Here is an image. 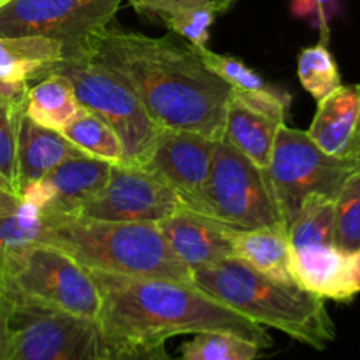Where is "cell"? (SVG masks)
<instances>
[{
  "mask_svg": "<svg viewBox=\"0 0 360 360\" xmlns=\"http://www.w3.org/2000/svg\"><path fill=\"white\" fill-rule=\"evenodd\" d=\"M51 72L72 83L77 102L112 127L125 151V164L141 165L158 136L143 104L132 90L111 70L83 55H67Z\"/></svg>",
  "mask_w": 360,
  "mask_h": 360,
  "instance_id": "7",
  "label": "cell"
},
{
  "mask_svg": "<svg viewBox=\"0 0 360 360\" xmlns=\"http://www.w3.org/2000/svg\"><path fill=\"white\" fill-rule=\"evenodd\" d=\"M83 105L77 102L72 83L58 72H49L30 84L23 102V112L39 125L62 132Z\"/></svg>",
  "mask_w": 360,
  "mask_h": 360,
  "instance_id": "22",
  "label": "cell"
},
{
  "mask_svg": "<svg viewBox=\"0 0 360 360\" xmlns=\"http://www.w3.org/2000/svg\"><path fill=\"white\" fill-rule=\"evenodd\" d=\"M234 257L259 273L280 281L290 276V241L285 225L232 232Z\"/></svg>",
  "mask_w": 360,
  "mask_h": 360,
  "instance_id": "19",
  "label": "cell"
},
{
  "mask_svg": "<svg viewBox=\"0 0 360 360\" xmlns=\"http://www.w3.org/2000/svg\"><path fill=\"white\" fill-rule=\"evenodd\" d=\"M183 207L179 197L155 176L132 164H112L105 185L74 217L104 221L158 224Z\"/></svg>",
  "mask_w": 360,
  "mask_h": 360,
  "instance_id": "11",
  "label": "cell"
},
{
  "mask_svg": "<svg viewBox=\"0 0 360 360\" xmlns=\"http://www.w3.org/2000/svg\"><path fill=\"white\" fill-rule=\"evenodd\" d=\"M0 190H7V192H13V188H11V186L7 185V183L4 181L2 178H0ZM13 193H14V192H13ZM16 195H18V193H16Z\"/></svg>",
  "mask_w": 360,
  "mask_h": 360,
  "instance_id": "39",
  "label": "cell"
},
{
  "mask_svg": "<svg viewBox=\"0 0 360 360\" xmlns=\"http://www.w3.org/2000/svg\"><path fill=\"white\" fill-rule=\"evenodd\" d=\"M137 11L155 14L164 9H174V7H204L214 13H224L232 6V0H129Z\"/></svg>",
  "mask_w": 360,
  "mask_h": 360,
  "instance_id": "33",
  "label": "cell"
},
{
  "mask_svg": "<svg viewBox=\"0 0 360 360\" xmlns=\"http://www.w3.org/2000/svg\"><path fill=\"white\" fill-rule=\"evenodd\" d=\"M308 134L326 153L360 160V84H341L319 101Z\"/></svg>",
  "mask_w": 360,
  "mask_h": 360,
  "instance_id": "16",
  "label": "cell"
},
{
  "mask_svg": "<svg viewBox=\"0 0 360 360\" xmlns=\"http://www.w3.org/2000/svg\"><path fill=\"white\" fill-rule=\"evenodd\" d=\"M297 74L302 88L316 102L333 94L341 86V74L338 63L330 53L329 44L320 41L319 44L301 49L297 58Z\"/></svg>",
  "mask_w": 360,
  "mask_h": 360,
  "instance_id": "25",
  "label": "cell"
},
{
  "mask_svg": "<svg viewBox=\"0 0 360 360\" xmlns=\"http://www.w3.org/2000/svg\"><path fill=\"white\" fill-rule=\"evenodd\" d=\"M123 0H6L0 6V37H42L63 44V53L108 27Z\"/></svg>",
  "mask_w": 360,
  "mask_h": 360,
  "instance_id": "10",
  "label": "cell"
},
{
  "mask_svg": "<svg viewBox=\"0 0 360 360\" xmlns=\"http://www.w3.org/2000/svg\"><path fill=\"white\" fill-rule=\"evenodd\" d=\"M88 273L101 292L98 329L105 348L165 343L179 334L231 333L260 348L273 347L266 327L200 288L158 278Z\"/></svg>",
  "mask_w": 360,
  "mask_h": 360,
  "instance_id": "2",
  "label": "cell"
},
{
  "mask_svg": "<svg viewBox=\"0 0 360 360\" xmlns=\"http://www.w3.org/2000/svg\"><path fill=\"white\" fill-rule=\"evenodd\" d=\"M169 30L179 37L188 39L192 48H206L210 41V28L217 13L204 7H174L155 13Z\"/></svg>",
  "mask_w": 360,
  "mask_h": 360,
  "instance_id": "28",
  "label": "cell"
},
{
  "mask_svg": "<svg viewBox=\"0 0 360 360\" xmlns=\"http://www.w3.org/2000/svg\"><path fill=\"white\" fill-rule=\"evenodd\" d=\"M30 83L25 81H7L0 77V101L23 105Z\"/></svg>",
  "mask_w": 360,
  "mask_h": 360,
  "instance_id": "35",
  "label": "cell"
},
{
  "mask_svg": "<svg viewBox=\"0 0 360 360\" xmlns=\"http://www.w3.org/2000/svg\"><path fill=\"white\" fill-rule=\"evenodd\" d=\"M359 171L360 160L333 157L320 150L308 132L280 125L266 176L287 231L306 197L319 193L336 199Z\"/></svg>",
  "mask_w": 360,
  "mask_h": 360,
  "instance_id": "6",
  "label": "cell"
},
{
  "mask_svg": "<svg viewBox=\"0 0 360 360\" xmlns=\"http://www.w3.org/2000/svg\"><path fill=\"white\" fill-rule=\"evenodd\" d=\"M67 55H83L116 74L158 129L224 139L232 86L204 65L192 46L108 25Z\"/></svg>",
  "mask_w": 360,
  "mask_h": 360,
  "instance_id": "1",
  "label": "cell"
},
{
  "mask_svg": "<svg viewBox=\"0 0 360 360\" xmlns=\"http://www.w3.org/2000/svg\"><path fill=\"white\" fill-rule=\"evenodd\" d=\"M290 276L322 299L350 302L360 294L355 255L340 252L336 245L290 248Z\"/></svg>",
  "mask_w": 360,
  "mask_h": 360,
  "instance_id": "14",
  "label": "cell"
},
{
  "mask_svg": "<svg viewBox=\"0 0 360 360\" xmlns=\"http://www.w3.org/2000/svg\"><path fill=\"white\" fill-rule=\"evenodd\" d=\"M157 225L176 257L192 271L234 257V231L211 218L181 207Z\"/></svg>",
  "mask_w": 360,
  "mask_h": 360,
  "instance_id": "15",
  "label": "cell"
},
{
  "mask_svg": "<svg viewBox=\"0 0 360 360\" xmlns=\"http://www.w3.org/2000/svg\"><path fill=\"white\" fill-rule=\"evenodd\" d=\"M0 294L97 322L102 299L94 278L51 245H35L0 273Z\"/></svg>",
  "mask_w": 360,
  "mask_h": 360,
  "instance_id": "5",
  "label": "cell"
},
{
  "mask_svg": "<svg viewBox=\"0 0 360 360\" xmlns=\"http://www.w3.org/2000/svg\"><path fill=\"white\" fill-rule=\"evenodd\" d=\"M207 217L232 231L285 225L266 171L227 141H214L206 185Z\"/></svg>",
  "mask_w": 360,
  "mask_h": 360,
  "instance_id": "8",
  "label": "cell"
},
{
  "mask_svg": "<svg viewBox=\"0 0 360 360\" xmlns=\"http://www.w3.org/2000/svg\"><path fill=\"white\" fill-rule=\"evenodd\" d=\"M4 2H6V0H0V6H2V4H4Z\"/></svg>",
  "mask_w": 360,
  "mask_h": 360,
  "instance_id": "40",
  "label": "cell"
},
{
  "mask_svg": "<svg viewBox=\"0 0 360 360\" xmlns=\"http://www.w3.org/2000/svg\"><path fill=\"white\" fill-rule=\"evenodd\" d=\"M48 218L35 204L0 190V273L32 246L41 245Z\"/></svg>",
  "mask_w": 360,
  "mask_h": 360,
  "instance_id": "18",
  "label": "cell"
},
{
  "mask_svg": "<svg viewBox=\"0 0 360 360\" xmlns=\"http://www.w3.org/2000/svg\"><path fill=\"white\" fill-rule=\"evenodd\" d=\"M41 245H51L84 269L134 278L193 283V274L165 241L157 224L51 217Z\"/></svg>",
  "mask_w": 360,
  "mask_h": 360,
  "instance_id": "4",
  "label": "cell"
},
{
  "mask_svg": "<svg viewBox=\"0 0 360 360\" xmlns=\"http://www.w3.org/2000/svg\"><path fill=\"white\" fill-rule=\"evenodd\" d=\"M83 151L62 132L32 122L25 112L18 129V181L23 186L44 178L49 171L69 158L83 157Z\"/></svg>",
  "mask_w": 360,
  "mask_h": 360,
  "instance_id": "17",
  "label": "cell"
},
{
  "mask_svg": "<svg viewBox=\"0 0 360 360\" xmlns=\"http://www.w3.org/2000/svg\"><path fill=\"white\" fill-rule=\"evenodd\" d=\"M214 141L193 132L160 129L144 162L137 167L164 183L185 210L207 217L206 185L213 160Z\"/></svg>",
  "mask_w": 360,
  "mask_h": 360,
  "instance_id": "12",
  "label": "cell"
},
{
  "mask_svg": "<svg viewBox=\"0 0 360 360\" xmlns=\"http://www.w3.org/2000/svg\"><path fill=\"white\" fill-rule=\"evenodd\" d=\"M231 98L246 105L252 111L269 116L278 123H285L292 102L287 91L274 86L266 88V90H232Z\"/></svg>",
  "mask_w": 360,
  "mask_h": 360,
  "instance_id": "31",
  "label": "cell"
},
{
  "mask_svg": "<svg viewBox=\"0 0 360 360\" xmlns=\"http://www.w3.org/2000/svg\"><path fill=\"white\" fill-rule=\"evenodd\" d=\"M294 14L302 18H309L315 27H319L322 42L329 44V21L336 13V0H295Z\"/></svg>",
  "mask_w": 360,
  "mask_h": 360,
  "instance_id": "32",
  "label": "cell"
},
{
  "mask_svg": "<svg viewBox=\"0 0 360 360\" xmlns=\"http://www.w3.org/2000/svg\"><path fill=\"white\" fill-rule=\"evenodd\" d=\"M334 241L340 252H360V171L348 178L336 197Z\"/></svg>",
  "mask_w": 360,
  "mask_h": 360,
  "instance_id": "27",
  "label": "cell"
},
{
  "mask_svg": "<svg viewBox=\"0 0 360 360\" xmlns=\"http://www.w3.org/2000/svg\"><path fill=\"white\" fill-rule=\"evenodd\" d=\"M112 360H171L165 343L132 345V347L105 348Z\"/></svg>",
  "mask_w": 360,
  "mask_h": 360,
  "instance_id": "34",
  "label": "cell"
},
{
  "mask_svg": "<svg viewBox=\"0 0 360 360\" xmlns=\"http://www.w3.org/2000/svg\"><path fill=\"white\" fill-rule=\"evenodd\" d=\"M9 352H11L9 304H7V299L0 294V360H9Z\"/></svg>",
  "mask_w": 360,
  "mask_h": 360,
  "instance_id": "36",
  "label": "cell"
},
{
  "mask_svg": "<svg viewBox=\"0 0 360 360\" xmlns=\"http://www.w3.org/2000/svg\"><path fill=\"white\" fill-rule=\"evenodd\" d=\"M280 125L269 116L252 111L246 105L231 98L225 116L224 141L241 151L257 167L266 171L273 155L274 141Z\"/></svg>",
  "mask_w": 360,
  "mask_h": 360,
  "instance_id": "20",
  "label": "cell"
},
{
  "mask_svg": "<svg viewBox=\"0 0 360 360\" xmlns=\"http://www.w3.org/2000/svg\"><path fill=\"white\" fill-rule=\"evenodd\" d=\"M23 105L0 101V178L20 195L18 181V129Z\"/></svg>",
  "mask_w": 360,
  "mask_h": 360,
  "instance_id": "29",
  "label": "cell"
},
{
  "mask_svg": "<svg viewBox=\"0 0 360 360\" xmlns=\"http://www.w3.org/2000/svg\"><path fill=\"white\" fill-rule=\"evenodd\" d=\"M111 165V162L88 155L69 158L44 178L23 186L20 197L51 217H74L105 185Z\"/></svg>",
  "mask_w": 360,
  "mask_h": 360,
  "instance_id": "13",
  "label": "cell"
},
{
  "mask_svg": "<svg viewBox=\"0 0 360 360\" xmlns=\"http://www.w3.org/2000/svg\"><path fill=\"white\" fill-rule=\"evenodd\" d=\"M262 348L231 333H199L181 345V360H255Z\"/></svg>",
  "mask_w": 360,
  "mask_h": 360,
  "instance_id": "26",
  "label": "cell"
},
{
  "mask_svg": "<svg viewBox=\"0 0 360 360\" xmlns=\"http://www.w3.org/2000/svg\"><path fill=\"white\" fill-rule=\"evenodd\" d=\"M232 2H234V0H232Z\"/></svg>",
  "mask_w": 360,
  "mask_h": 360,
  "instance_id": "41",
  "label": "cell"
},
{
  "mask_svg": "<svg viewBox=\"0 0 360 360\" xmlns=\"http://www.w3.org/2000/svg\"><path fill=\"white\" fill-rule=\"evenodd\" d=\"M63 44L42 37H0V77L30 83L51 72L63 58Z\"/></svg>",
  "mask_w": 360,
  "mask_h": 360,
  "instance_id": "21",
  "label": "cell"
},
{
  "mask_svg": "<svg viewBox=\"0 0 360 360\" xmlns=\"http://www.w3.org/2000/svg\"><path fill=\"white\" fill-rule=\"evenodd\" d=\"M62 134L88 157L101 158L111 164L125 162L122 141L112 127L88 109H81Z\"/></svg>",
  "mask_w": 360,
  "mask_h": 360,
  "instance_id": "24",
  "label": "cell"
},
{
  "mask_svg": "<svg viewBox=\"0 0 360 360\" xmlns=\"http://www.w3.org/2000/svg\"><path fill=\"white\" fill-rule=\"evenodd\" d=\"M192 274L197 288L266 329L281 330L315 350H326L336 340L326 299L294 281L266 276L236 257L193 269Z\"/></svg>",
  "mask_w": 360,
  "mask_h": 360,
  "instance_id": "3",
  "label": "cell"
},
{
  "mask_svg": "<svg viewBox=\"0 0 360 360\" xmlns=\"http://www.w3.org/2000/svg\"><path fill=\"white\" fill-rule=\"evenodd\" d=\"M193 51L199 55L204 65L214 76H218L221 81L231 84L232 90H266V88H269V84L264 81V77H260L255 70L250 69L239 58L220 55V53H214L207 48H193Z\"/></svg>",
  "mask_w": 360,
  "mask_h": 360,
  "instance_id": "30",
  "label": "cell"
},
{
  "mask_svg": "<svg viewBox=\"0 0 360 360\" xmlns=\"http://www.w3.org/2000/svg\"><path fill=\"white\" fill-rule=\"evenodd\" d=\"M355 266H357V280H359V288H360V252L355 253Z\"/></svg>",
  "mask_w": 360,
  "mask_h": 360,
  "instance_id": "38",
  "label": "cell"
},
{
  "mask_svg": "<svg viewBox=\"0 0 360 360\" xmlns=\"http://www.w3.org/2000/svg\"><path fill=\"white\" fill-rule=\"evenodd\" d=\"M91 360H112V357H111V354H109V352L105 350V347H104Z\"/></svg>",
  "mask_w": 360,
  "mask_h": 360,
  "instance_id": "37",
  "label": "cell"
},
{
  "mask_svg": "<svg viewBox=\"0 0 360 360\" xmlns=\"http://www.w3.org/2000/svg\"><path fill=\"white\" fill-rule=\"evenodd\" d=\"M336 199L311 193L302 200L297 214L288 225L290 248L313 245H336L334 241Z\"/></svg>",
  "mask_w": 360,
  "mask_h": 360,
  "instance_id": "23",
  "label": "cell"
},
{
  "mask_svg": "<svg viewBox=\"0 0 360 360\" xmlns=\"http://www.w3.org/2000/svg\"><path fill=\"white\" fill-rule=\"evenodd\" d=\"M7 304L9 360H91L104 348L97 322L16 299Z\"/></svg>",
  "mask_w": 360,
  "mask_h": 360,
  "instance_id": "9",
  "label": "cell"
}]
</instances>
